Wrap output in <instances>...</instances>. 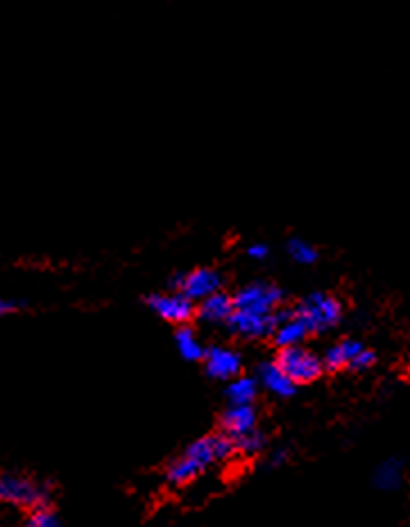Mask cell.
Listing matches in <instances>:
<instances>
[{"label":"cell","mask_w":410,"mask_h":527,"mask_svg":"<svg viewBox=\"0 0 410 527\" xmlns=\"http://www.w3.org/2000/svg\"><path fill=\"white\" fill-rule=\"evenodd\" d=\"M0 498L10 505L37 512V509L48 507L50 489L41 485V482L28 478V475L3 473V478H0Z\"/></svg>","instance_id":"2"},{"label":"cell","mask_w":410,"mask_h":527,"mask_svg":"<svg viewBox=\"0 0 410 527\" xmlns=\"http://www.w3.org/2000/svg\"><path fill=\"white\" fill-rule=\"evenodd\" d=\"M184 283H186V272H175V274L168 279V288L173 290V292H182Z\"/></svg>","instance_id":"23"},{"label":"cell","mask_w":410,"mask_h":527,"mask_svg":"<svg viewBox=\"0 0 410 527\" xmlns=\"http://www.w3.org/2000/svg\"><path fill=\"white\" fill-rule=\"evenodd\" d=\"M256 423H259V414H256L254 405H229L220 417V433L241 439L254 433Z\"/></svg>","instance_id":"9"},{"label":"cell","mask_w":410,"mask_h":527,"mask_svg":"<svg viewBox=\"0 0 410 527\" xmlns=\"http://www.w3.org/2000/svg\"><path fill=\"white\" fill-rule=\"evenodd\" d=\"M284 290L277 288V285L263 283V281H254L245 288L236 290L234 295V304L236 310H243V313H252V315H275V310L281 308L284 304Z\"/></svg>","instance_id":"3"},{"label":"cell","mask_w":410,"mask_h":527,"mask_svg":"<svg viewBox=\"0 0 410 527\" xmlns=\"http://www.w3.org/2000/svg\"><path fill=\"white\" fill-rule=\"evenodd\" d=\"M365 349L367 347L361 340L347 338V340L333 344V347H329L327 351H324L322 365H324V369H329V371H340V369H345V367L349 369V365H352V360Z\"/></svg>","instance_id":"13"},{"label":"cell","mask_w":410,"mask_h":527,"mask_svg":"<svg viewBox=\"0 0 410 527\" xmlns=\"http://www.w3.org/2000/svg\"><path fill=\"white\" fill-rule=\"evenodd\" d=\"M222 285H225V276L218 270H213V267H198V270L186 274L182 295L189 297L193 304H202L204 299L222 292Z\"/></svg>","instance_id":"7"},{"label":"cell","mask_w":410,"mask_h":527,"mask_svg":"<svg viewBox=\"0 0 410 527\" xmlns=\"http://www.w3.org/2000/svg\"><path fill=\"white\" fill-rule=\"evenodd\" d=\"M234 310V295H227V292L222 290L198 304V317L207 324H227L229 317L234 315Z\"/></svg>","instance_id":"12"},{"label":"cell","mask_w":410,"mask_h":527,"mask_svg":"<svg viewBox=\"0 0 410 527\" xmlns=\"http://www.w3.org/2000/svg\"><path fill=\"white\" fill-rule=\"evenodd\" d=\"M374 365H377V351L365 349L352 360V365H349V369H352V371H367Z\"/></svg>","instance_id":"21"},{"label":"cell","mask_w":410,"mask_h":527,"mask_svg":"<svg viewBox=\"0 0 410 527\" xmlns=\"http://www.w3.org/2000/svg\"><path fill=\"white\" fill-rule=\"evenodd\" d=\"M268 254H270V247L263 245V243L247 247V256L254 258V261H263V258H268Z\"/></svg>","instance_id":"22"},{"label":"cell","mask_w":410,"mask_h":527,"mask_svg":"<svg viewBox=\"0 0 410 527\" xmlns=\"http://www.w3.org/2000/svg\"><path fill=\"white\" fill-rule=\"evenodd\" d=\"M241 353L229 347H211L204 358V371L216 380H234L241 376Z\"/></svg>","instance_id":"8"},{"label":"cell","mask_w":410,"mask_h":527,"mask_svg":"<svg viewBox=\"0 0 410 527\" xmlns=\"http://www.w3.org/2000/svg\"><path fill=\"white\" fill-rule=\"evenodd\" d=\"M21 304H19V301H10V299H3V304H0V310H3V313H14V310L16 308H19Z\"/></svg>","instance_id":"25"},{"label":"cell","mask_w":410,"mask_h":527,"mask_svg":"<svg viewBox=\"0 0 410 527\" xmlns=\"http://www.w3.org/2000/svg\"><path fill=\"white\" fill-rule=\"evenodd\" d=\"M286 247H288L290 258H295L297 263L313 265L315 261H318V249H315L311 243H306L304 238H290Z\"/></svg>","instance_id":"18"},{"label":"cell","mask_w":410,"mask_h":527,"mask_svg":"<svg viewBox=\"0 0 410 527\" xmlns=\"http://www.w3.org/2000/svg\"><path fill=\"white\" fill-rule=\"evenodd\" d=\"M311 335V328L306 326V322L302 317H295L290 319V322L286 324H281L277 328V333H275V338H272V342L277 344V349H286V347H302V342L309 338Z\"/></svg>","instance_id":"15"},{"label":"cell","mask_w":410,"mask_h":527,"mask_svg":"<svg viewBox=\"0 0 410 527\" xmlns=\"http://www.w3.org/2000/svg\"><path fill=\"white\" fill-rule=\"evenodd\" d=\"M236 446H238V453L241 455H259L263 448L268 446V435L263 433V430L256 428L254 433L236 439Z\"/></svg>","instance_id":"19"},{"label":"cell","mask_w":410,"mask_h":527,"mask_svg":"<svg viewBox=\"0 0 410 527\" xmlns=\"http://www.w3.org/2000/svg\"><path fill=\"white\" fill-rule=\"evenodd\" d=\"M404 480H406V462L397 455L386 457V460L379 462L377 469L372 471V485L379 491H386V494L399 491L401 485H404Z\"/></svg>","instance_id":"11"},{"label":"cell","mask_w":410,"mask_h":527,"mask_svg":"<svg viewBox=\"0 0 410 527\" xmlns=\"http://www.w3.org/2000/svg\"><path fill=\"white\" fill-rule=\"evenodd\" d=\"M295 313L311 328V335H320L340 324V319H343V306H340L336 297L327 295V292H311V295H306L300 304L295 306Z\"/></svg>","instance_id":"1"},{"label":"cell","mask_w":410,"mask_h":527,"mask_svg":"<svg viewBox=\"0 0 410 527\" xmlns=\"http://www.w3.org/2000/svg\"><path fill=\"white\" fill-rule=\"evenodd\" d=\"M175 344H177L179 356H182L184 360H189V362H200L202 360L204 362V358H207L209 349L202 347V342L198 340V333H195L189 324L177 328Z\"/></svg>","instance_id":"16"},{"label":"cell","mask_w":410,"mask_h":527,"mask_svg":"<svg viewBox=\"0 0 410 527\" xmlns=\"http://www.w3.org/2000/svg\"><path fill=\"white\" fill-rule=\"evenodd\" d=\"M275 362L286 371V376L293 380L295 385H309L313 380H318L324 371L322 358L304 347L279 349Z\"/></svg>","instance_id":"4"},{"label":"cell","mask_w":410,"mask_h":527,"mask_svg":"<svg viewBox=\"0 0 410 527\" xmlns=\"http://www.w3.org/2000/svg\"><path fill=\"white\" fill-rule=\"evenodd\" d=\"M227 331L238 338H250V340H263V338H275L279 322L275 315L261 317L252 313H243V310H234V315L229 317L225 324Z\"/></svg>","instance_id":"6"},{"label":"cell","mask_w":410,"mask_h":527,"mask_svg":"<svg viewBox=\"0 0 410 527\" xmlns=\"http://www.w3.org/2000/svg\"><path fill=\"white\" fill-rule=\"evenodd\" d=\"M145 304H148L155 313L166 319V322H175L179 326L189 324L191 319L198 315V304H193V301L182 295V292H166V295H150L145 299Z\"/></svg>","instance_id":"5"},{"label":"cell","mask_w":410,"mask_h":527,"mask_svg":"<svg viewBox=\"0 0 410 527\" xmlns=\"http://www.w3.org/2000/svg\"><path fill=\"white\" fill-rule=\"evenodd\" d=\"M25 527H59V518L53 509H37V512H32L28 521H25Z\"/></svg>","instance_id":"20"},{"label":"cell","mask_w":410,"mask_h":527,"mask_svg":"<svg viewBox=\"0 0 410 527\" xmlns=\"http://www.w3.org/2000/svg\"><path fill=\"white\" fill-rule=\"evenodd\" d=\"M256 376L259 383L266 387L270 394L279 396V399H290L297 392V385L286 376V371L281 369L275 360H266L256 367Z\"/></svg>","instance_id":"10"},{"label":"cell","mask_w":410,"mask_h":527,"mask_svg":"<svg viewBox=\"0 0 410 527\" xmlns=\"http://www.w3.org/2000/svg\"><path fill=\"white\" fill-rule=\"evenodd\" d=\"M288 460V453L284 451V448H279V451H275V453H272L270 455V460H268V466H270V469H275V466H279V464H284Z\"/></svg>","instance_id":"24"},{"label":"cell","mask_w":410,"mask_h":527,"mask_svg":"<svg viewBox=\"0 0 410 527\" xmlns=\"http://www.w3.org/2000/svg\"><path fill=\"white\" fill-rule=\"evenodd\" d=\"M256 392H259V383L252 376H238L229 380L227 385V399L229 405H254Z\"/></svg>","instance_id":"17"},{"label":"cell","mask_w":410,"mask_h":527,"mask_svg":"<svg viewBox=\"0 0 410 527\" xmlns=\"http://www.w3.org/2000/svg\"><path fill=\"white\" fill-rule=\"evenodd\" d=\"M204 471H207V466H202L198 460H193V457L182 453L177 460L168 464L166 480H168V485H173V487H184V485H189V482H193L195 478H200Z\"/></svg>","instance_id":"14"}]
</instances>
